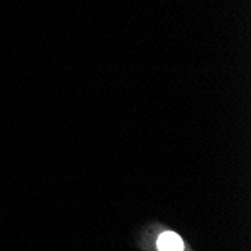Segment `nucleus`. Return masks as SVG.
<instances>
[{
  "label": "nucleus",
  "instance_id": "f257e3e1",
  "mask_svg": "<svg viewBox=\"0 0 251 251\" xmlns=\"http://www.w3.org/2000/svg\"><path fill=\"white\" fill-rule=\"evenodd\" d=\"M156 251H185V244L175 232H161L156 238Z\"/></svg>",
  "mask_w": 251,
  "mask_h": 251
}]
</instances>
